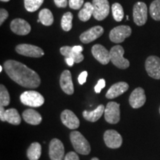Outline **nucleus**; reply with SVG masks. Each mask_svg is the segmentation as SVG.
Masks as SVG:
<instances>
[{
  "label": "nucleus",
  "instance_id": "obj_1",
  "mask_svg": "<svg viewBox=\"0 0 160 160\" xmlns=\"http://www.w3.org/2000/svg\"><path fill=\"white\" fill-rule=\"evenodd\" d=\"M4 69L13 81L22 87L37 88L41 83V79L37 72L19 62L8 60L4 63Z\"/></svg>",
  "mask_w": 160,
  "mask_h": 160
},
{
  "label": "nucleus",
  "instance_id": "obj_2",
  "mask_svg": "<svg viewBox=\"0 0 160 160\" xmlns=\"http://www.w3.org/2000/svg\"><path fill=\"white\" fill-rule=\"evenodd\" d=\"M70 139L73 148L77 153L88 155L91 152V145L85 137L79 131H73L70 133Z\"/></svg>",
  "mask_w": 160,
  "mask_h": 160
},
{
  "label": "nucleus",
  "instance_id": "obj_3",
  "mask_svg": "<svg viewBox=\"0 0 160 160\" xmlns=\"http://www.w3.org/2000/svg\"><path fill=\"white\" fill-rule=\"evenodd\" d=\"M20 101L23 105L29 107L38 108L45 102V99L41 93L35 91H25L20 95Z\"/></svg>",
  "mask_w": 160,
  "mask_h": 160
},
{
  "label": "nucleus",
  "instance_id": "obj_4",
  "mask_svg": "<svg viewBox=\"0 0 160 160\" xmlns=\"http://www.w3.org/2000/svg\"><path fill=\"white\" fill-rule=\"evenodd\" d=\"M125 51L121 45H115L110 51L111 61L116 67L120 69H126L130 66L129 61L124 58Z\"/></svg>",
  "mask_w": 160,
  "mask_h": 160
},
{
  "label": "nucleus",
  "instance_id": "obj_5",
  "mask_svg": "<svg viewBox=\"0 0 160 160\" xmlns=\"http://www.w3.org/2000/svg\"><path fill=\"white\" fill-rule=\"evenodd\" d=\"M93 16L98 21L105 19L109 14L110 5L108 0H93Z\"/></svg>",
  "mask_w": 160,
  "mask_h": 160
},
{
  "label": "nucleus",
  "instance_id": "obj_6",
  "mask_svg": "<svg viewBox=\"0 0 160 160\" xmlns=\"http://www.w3.org/2000/svg\"><path fill=\"white\" fill-rule=\"evenodd\" d=\"M132 30L128 25H119L113 28L110 32L109 37L111 41L114 43H121L126 38L131 35Z\"/></svg>",
  "mask_w": 160,
  "mask_h": 160
},
{
  "label": "nucleus",
  "instance_id": "obj_7",
  "mask_svg": "<svg viewBox=\"0 0 160 160\" xmlns=\"http://www.w3.org/2000/svg\"><path fill=\"white\" fill-rule=\"evenodd\" d=\"M133 21L138 26L145 25L148 19V8L145 3L138 2L133 5Z\"/></svg>",
  "mask_w": 160,
  "mask_h": 160
},
{
  "label": "nucleus",
  "instance_id": "obj_8",
  "mask_svg": "<svg viewBox=\"0 0 160 160\" xmlns=\"http://www.w3.org/2000/svg\"><path fill=\"white\" fill-rule=\"evenodd\" d=\"M105 119L110 124H117L120 120V105L115 102H110L105 109Z\"/></svg>",
  "mask_w": 160,
  "mask_h": 160
},
{
  "label": "nucleus",
  "instance_id": "obj_9",
  "mask_svg": "<svg viewBox=\"0 0 160 160\" xmlns=\"http://www.w3.org/2000/svg\"><path fill=\"white\" fill-rule=\"evenodd\" d=\"M15 49L19 54L28 57L39 58L42 57L45 53L43 50L39 47L29 44H20L16 47Z\"/></svg>",
  "mask_w": 160,
  "mask_h": 160
},
{
  "label": "nucleus",
  "instance_id": "obj_10",
  "mask_svg": "<svg viewBox=\"0 0 160 160\" xmlns=\"http://www.w3.org/2000/svg\"><path fill=\"white\" fill-rule=\"evenodd\" d=\"M145 70L149 77L160 79V59L156 56L148 57L145 61Z\"/></svg>",
  "mask_w": 160,
  "mask_h": 160
},
{
  "label": "nucleus",
  "instance_id": "obj_11",
  "mask_svg": "<svg viewBox=\"0 0 160 160\" xmlns=\"http://www.w3.org/2000/svg\"><path fill=\"white\" fill-rule=\"evenodd\" d=\"M104 141L109 148L117 149L122 144V137L115 130H108L104 133Z\"/></svg>",
  "mask_w": 160,
  "mask_h": 160
},
{
  "label": "nucleus",
  "instance_id": "obj_12",
  "mask_svg": "<svg viewBox=\"0 0 160 160\" xmlns=\"http://www.w3.org/2000/svg\"><path fill=\"white\" fill-rule=\"evenodd\" d=\"M65 148L62 142L58 139H53L49 145V157L51 160H63Z\"/></svg>",
  "mask_w": 160,
  "mask_h": 160
},
{
  "label": "nucleus",
  "instance_id": "obj_13",
  "mask_svg": "<svg viewBox=\"0 0 160 160\" xmlns=\"http://www.w3.org/2000/svg\"><path fill=\"white\" fill-rule=\"evenodd\" d=\"M146 96L145 91L142 88H137L131 93L129 97V104L133 108H139L145 105Z\"/></svg>",
  "mask_w": 160,
  "mask_h": 160
},
{
  "label": "nucleus",
  "instance_id": "obj_14",
  "mask_svg": "<svg viewBox=\"0 0 160 160\" xmlns=\"http://www.w3.org/2000/svg\"><path fill=\"white\" fill-rule=\"evenodd\" d=\"M91 52L93 57L102 65H107L111 61L110 52L102 45L99 44L93 45L92 47Z\"/></svg>",
  "mask_w": 160,
  "mask_h": 160
},
{
  "label": "nucleus",
  "instance_id": "obj_15",
  "mask_svg": "<svg viewBox=\"0 0 160 160\" xmlns=\"http://www.w3.org/2000/svg\"><path fill=\"white\" fill-rule=\"evenodd\" d=\"M104 33V29L101 26H95L80 35V41L84 44H88L101 37Z\"/></svg>",
  "mask_w": 160,
  "mask_h": 160
},
{
  "label": "nucleus",
  "instance_id": "obj_16",
  "mask_svg": "<svg viewBox=\"0 0 160 160\" xmlns=\"http://www.w3.org/2000/svg\"><path fill=\"white\" fill-rule=\"evenodd\" d=\"M61 121L63 125L71 130L78 128L80 125L78 117L73 111H70V110H65L62 112Z\"/></svg>",
  "mask_w": 160,
  "mask_h": 160
},
{
  "label": "nucleus",
  "instance_id": "obj_17",
  "mask_svg": "<svg viewBox=\"0 0 160 160\" xmlns=\"http://www.w3.org/2000/svg\"><path fill=\"white\" fill-rule=\"evenodd\" d=\"M11 29L13 33L17 35L25 36L31 32V27L28 22L22 19H15L11 22Z\"/></svg>",
  "mask_w": 160,
  "mask_h": 160
},
{
  "label": "nucleus",
  "instance_id": "obj_18",
  "mask_svg": "<svg viewBox=\"0 0 160 160\" xmlns=\"http://www.w3.org/2000/svg\"><path fill=\"white\" fill-rule=\"evenodd\" d=\"M60 87L62 91L65 92L66 94L72 95L74 92L73 88V82H72V76L71 72L68 70H65L62 73L60 77Z\"/></svg>",
  "mask_w": 160,
  "mask_h": 160
},
{
  "label": "nucleus",
  "instance_id": "obj_19",
  "mask_svg": "<svg viewBox=\"0 0 160 160\" xmlns=\"http://www.w3.org/2000/svg\"><path fill=\"white\" fill-rule=\"evenodd\" d=\"M129 88L128 84L125 82H119L116 84H113L111 88L108 89L107 93H106L105 97L108 99H112L119 97L120 95L123 94Z\"/></svg>",
  "mask_w": 160,
  "mask_h": 160
},
{
  "label": "nucleus",
  "instance_id": "obj_20",
  "mask_svg": "<svg viewBox=\"0 0 160 160\" xmlns=\"http://www.w3.org/2000/svg\"><path fill=\"white\" fill-rule=\"evenodd\" d=\"M22 118L27 123L32 125H39L42 122V116L39 112L33 109H27L22 113Z\"/></svg>",
  "mask_w": 160,
  "mask_h": 160
},
{
  "label": "nucleus",
  "instance_id": "obj_21",
  "mask_svg": "<svg viewBox=\"0 0 160 160\" xmlns=\"http://www.w3.org/2000/svg\"><path fill=\"white\" fill-rule=\"evenodd\" d=\"M105 106L103 105H100L93 111H84L82 112V116L84 119L87 120V121L94 122L98 121L101 118L102 116L103 115V113H105Z\"/></svg>",
  "mask_w": 160,
  "mask_h": 160
},
{
  "label": "nucleus",
  "instance_id": "obj_22",
  "mask_svg": "<svg viewBox=\"0 0 160 160\" xmlns=\"http://www.w3.org/2000/svg\"><path fill=\"white\" fill-rule=\"evenodd\" d=\"M60 53L65 57H71L74 59L75 63H79L83 61L84 56L82 53H76L73 48L70 46H63L60 48Z\"/></svg>",
  "mask_w": 160,
  "mask_h": 160
},
{
  "label": "nucleus",
  "instance_id": "obj_23",
  "mask_svg": "<svg viewBox=\"0 0 160 160\" xmlns=\"http://www.w3.org/2000/svg\"><path fill=\"white\" fill-rule=\"evenodd\" d=\"M5 119V122L14 125H19L21 123V117H20L19 112L15 108L6 110Z\"/></svg>",
  "mask_w": 160,
  "mask_h": 160
},
{
  "label": "nucleus",
  "instance_id": "obj_24",
  "mask_svg": "<svg viewBox=\"0 0 160 160\" xmlns=\"http://www.w3.org/2000/svg\"><path fill=\"white\" fill-rule=\"evenodd\" d=\"M42 154V146L39 142H33L27 151L29 160H39Z\"/></svg>",
  "mask_w": 160,
  "mask_h": 160
},
{
  "label": "nucleus",
  "instance_id": "obj_25",
  "mask_svg": "<svg viewBox=\"0 0 160 160\" xmlns=\"http://www.w3.org/2000/svg\"><path fill=\"white\" fill-rule=\"evenodd\" d=\"M93 13V7L91 2H86L79 12V19L82 22H87L91 19Z\"/></svg>",
  "mask_w": 160,
  "mask_h": 160
},
{
  "label": "nucleus",
  "instance_id": "obj_26",
  "mask_svg": "<svg viewBox=\"0 0 160 160\" xmlns=\"http://www.w3.org/2000/svg\"><path fill=\"white\" fill-rule=\"evenodd\" d=\"M40 22L45 26H50L53 23V16L50 10L42 9L39 13Z\"/></svg>",
  "mask_w": 160,
  "mask_h": 160
},
{
  "label": "nucleus",
  "instance_id": "obj_27",
  "mask_svg": "<svg viewBox=\"0 0 160 160\" xmlns=\"http://www.w3.org/2000/svg\"><path fill=\"white\" fill-rule=\"evenodd\" d=\"M149 13L156 21H160V0H154L150 5Z\"/></svg>",
  "mask_w": 160,
  "mask_h": 160
},
{
  "label": "nucleus",
  "instance_id": "obj_28",
  "mask_svg": "<svg viewBox=\"0 0 160 160\" xmlns=\"http://www.w3.org/2000/svg\"><path fill=\"white\" fill-rule=\"evenodd\" d=\"M73 14L71 12H67L62 16L61 20V26L65 31H69L72 28Z\"/></svg>",
  "mask_w": 160,
  "mask_h": 160
},
{
  "label": "nucleus",
  "instance_id": "obj_29",
  "mask_svg": "<svg viewBox=\"0 0 160 160\" xmlns=\"http://www.w3.org/2000/svg\"><path fill=\"white\" fill-rule=\"evenodd\" d=\"M112 14L113 19L117 22H121L124 17V11L122 6L119 3H114L112 5Z\"/></svg>",
  "mask_w": 160,
  "mask_h": 160
},
{
  "label": "nucleus",
  "instance_id": "obj_30",
  "mask_svg": "<svg viewBox=\"0 0 160 160\" xmlns=\"http://www.w3.org/2000/svg\"><path fill=\"white\" fill-rule=\"evenodd\" d=\"M44 0H25V8L28 12H34L42 5Z\"/></svg>",
  "mask_w": 160,
  "mask_h": 160
},
{
  "label": "nucleus",
  "instance_id": "obj_31",
  "mask_svg": "<svg viewBox=\"0 0 160 160\" xmlns=\"http://www.w3.org/2000/svg\"><path fill=\"white\" fill-rule=\"evenodd\" d=\"M10 104V95L5 85L2 84L0 85V106L9 105Z\"/></svg>",
  "mask_w": 160,
  "mask_h": 160
},
{
  "label": "nucleus",
  "instance_id": "obj_32",
  "mask_svg": "<svg viewBox=\"0 0 160 160\" xmlns=\"http://www.w3.org/2000/svg\"><path fill=\"white\" fill-rule=\"evenodd\" d=\"M70 8L74 10H79L82 8L84 4V0H69Z\"/></svg>",
  "mask_w": 160,
  "mask_h": 160
},
{
  "label": "nucleus",
  "instance_id": "obj_33",
  "mask_svg": "<svg viewBox=\"0 0 160 160\" xmlns=\"http://www.w3.org/2000/svg\"><path fill=\"white\" fill-rule=\"evenodd\" d=\"M105 87V80L104 79H100L97 85L94 87V91L97 93H99Z\"/></svg>",
  "mask_w": 160,
  "mask_h": 160
},
{
  "label": "nucleus",
  "instance_id": "obj_34",
  "mask_svg": "<svg viewBox=\"0 0 160 160\" xmlns=\"http://www.w3.org/2000/svg\"><path fill=\"white\" fill-rule=\"evenodd\" d=\"M8 17V12L5 9L2 8L0 10V25H2L4 22Z\"/></svg>",
  "mask_w": 160,
  "mask_h": 160
},
{
  "label": "nucleus",
  "instance_id": "obj_35",
  "mask_svg": "<svg viewBox=\"0 0 160 160\" xmlns=\"http://www.w3.org/2000/svg\"><path fill=\"white\" fill-rule=\"evenodd\" d=\"M64 160H79V156L75 152L71 151L65 155Z\"/></svg>",
  "mask_w": 160,
  "mask_h": 160
},
{
  "label": "nucleus",
  "instance_id": "obj_36",
  "mask_svg": "<svg viewBox=\"0 0 160 160\" xmlns=\"http://www.w3.org/2000/svg\"><path fill=\"white\" fill-rule=\"evenodd\" d=\"M88 77V72L87 71H83L80 73L79 77H78V81L80 85H83L85 82L86 80H87Z\"/></svg>",
  "mask_w": 160,
  "mask_h": 160
},
{
  "label": "nucleus",
  "instance_id": "obj_37",
  "mask_svg": "<svg viewBox=\"0 0 160 160\" xmlns=\"http://www.w3.org/2000/svg\"><path fill=\"white\" fill-rule=\"evenodd\" d=\"M54 2L58 8H65L68 5V0H54Z\"/></svg>",
  "mask_w": 160,
  "mask_h": 160
},
{
  "label": "nucleus",
  "instance_id": "obj_38",
  "mask_svg": "<svg viewBox=\"0 0 160 160\" xmlns=\"http://www.w3.org/2000/svg\"><path fill=\"white\" fill-rule=\"evenodd\" d=\"M5 108H4L3 106H0V119H1L2 122H5Z\"/></svg>",
  "mask_w": 160,
  "mask_h": 160
},
{
  "label": "nucleus",
  "instance_id": "obj_39",
  "mask_svg": "<svg viewBox=\"0 0 160 160\" xmlns=\"http://www.w3.org/2000/svg\"><path fill=\"white\" fill-rule=\"evenodd\" d=\"M65 62H66V63H67V65L70 66V67H72L75 62L74 59H73V58H71V57H65Z\"/></svg>",
  "mask_w": 160,
  "mask_h": 160
},
{
  "label": "nucleus",
  "instance_id": "obj_40",
  "mask_svg": "<svg viewBox=\"0 0 160 160\" xmlns=\"http://www.w3.org/2000/svg\"><path fill=\"white\" fill-rule=\"evenodd\" d=\"M72 48H73V50L76 52V53H82L83 51V48L82 47L81 45H76Z\"/></svg>",
  "mask_w": 160,
  "mask_h": 160
},
{
  "label": "nucleus",
  "instance_id": "obj_41",
  "mask_svg": "<svg viewBox=\"0 0 160 160\" xmlns=\"http://www.w3.org/2000/svg\"><path fill=\"white\" fill-rule=\"evenodd\" d=\"M91 160H99V159H98V158H97V157H94V158H92Z\"/></svg>",
  "mask_w": 160,
  "mask_h": 160
},
{
  "label": "nucleus",
  "instance_id": "obj_42",
  "mask_svg": "<svg viewBox=\"0 0 160 160\" xmlns=\"http://www.w3.org/2000/svg\"><path fill=\"white\" fill-rule=\"evenodd\" d=\"M2 2H9L10 0H1Z\"/></svg>",
  "mask_w": 160,
  "mask_h": 160
},
{
  "label": "nucleus",
  "instance_id": "obj_43",
  "mask_svg": "<svg viewBox=\"0 0 160 160\" xmlns=\"http://www.w3.org/2000/svg\"><path fill=\"white\" fill-rule=\"evenodd\" d=\"M2 66H0V72H2Z\"/></svg>",
  "mask_w": 160,
  "mask_h": 160
},
{
  "label": "nucleus",
  "instance_id": "obj_44",
  "mask_svg": "<svg viewBox=\"0 0 160 160\" xmlns=\"http://www.w3.org/2000/svg\"><path fill=\"white\" fill-rule=\"evenodd\" d=\"M37 22H40V19H37Z\"/></svg>",
  "mask_w": 160,
  "mask_h": 160
},
{
  "label": "nucleus",
  "instance_id": "obj_45",
  "mask_svg": "<svg viewBox=\"0 0 160 160\" xmlns=\"http://www.w3.org/2000/svg\"><path fill=\"white\" fill-rule=\"evenodd\" d=\"M159 113H160V108H159Z\"/></svg>",
  "mask_w": 160,
  "mask_h": 160
}]
</instances>
